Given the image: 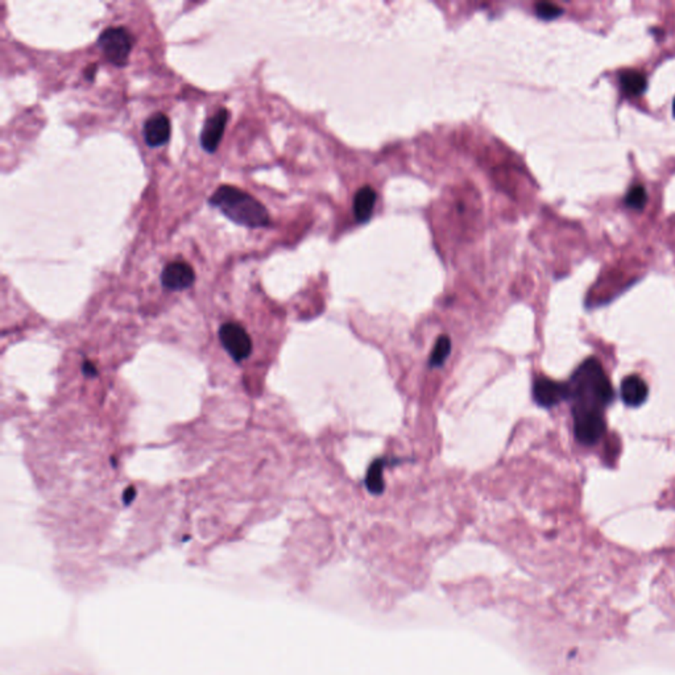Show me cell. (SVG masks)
<instances>
[{"mask_svg":"<svg viewBox=\"0 0 675 675\" xmlns=\"http://www.w3.org/2000/svg\"><path fill=\"white\" fill-rule=\"evenodd\" d=\"M567 387L575 439L580 445H596L607 430L604 412L615 400V392L602 363L596 358L582 361L567 381Z\"/></svg>","mask_w":675,"mask_h":675,"instance_id":"obj_1","label":"cell"},{"mask_svg":"<svg viewBox=\"0 0 675 675\" xmlns=\"http://www.w3.org/2000/svg\"><path fill=\"white\" fill-rule=\"evenodd\" d=\"M209 203L220 210L231 222L248 229L267 227L271 222L265 206L239 187L231 185L218 187L209 198Z\"/></svg>","mask_w":675,"mask_h":675,"instance_id":"obj_2","label":"cell"},{"mask_svg":"<svg viewBox=\"0 0 675 675\" xmlns=\"http://www.w3.org/2000/svg\"><path fill=\"white\" fill-rule=\"evenodd\" d=\"M98 46L110 64L123 68L129 62L133 37L130 30L123 27L104 29L98 39Z\"/></svg>","mask_w":675,"mask_h":675,"instance_id":"obj_3","label":"cell"},{"mask_svg":"<svg viewBox=\"0 0 675 675\" xmlns=\"http://www.w3.org/2000/svg\"><path fill=\"white\" fill-rule=\"evenodd\" d=\"M219 339L231 358L236 361L247 359L252 352V341L248 332L238 323L227 322L219 330Z\"/></svg>","mask_w":675,"mask_h":675,"instance_id":"obj_4","label":"cell"},{"mask_svg":"<svg viewBox=\"0 0 675 675\" xmlns=\"http://www.w3.org/2000/svg\"><path fill=\"white\" fill-rule=\"evenodd\" d=\"M533 399L541 408H554L569 400L567 383H560L546 376H538L533 383Z\"/></svg>","mask_w":675,"mask_h":675,"instance_id":"obj_5","label":"cell"},{"mask_svg":"<svg viewBox=\"0 0 675 675\" xmlns=\"http://www.w3.org/2000/svg\"><path fill=\"white\" fill-rule=\"evenodd\" d=\"M229 117H230L229 110L222 107L214 115L210 116L205 122L201 132V145L206 152L214 153L218 149L219 144L223 139Z\"/></svg>","mask_w":675,"mask_h":675,"instance_id":"obj_6","label":"cell"},{"mask_svg":"<svg viewBox=\"0 0 675 675\" xmlns=\"http://www.w3.org/2000/svg\"><path fill=\"white\" fill-rule=\"evenodd\" d=\"M196 281V273L185 261H173L161 273V284L169 290H184Z\"/></svg>","mask_w":675,"mask_h":675,"instance_id":"obj_7","label":"cell"},{"mask_svg":"<svg viewBox=\"0 0 675 675\" xmlns=\"http://www.w3.org/2000/svg\"><path fill=\"white\" fill-rule=\"evenodd\" d=\"M171 133H172L171 120L162 113L153 114L144 123V140L151 148H158L165 145L171 139Z\"/></svg>","mask_w":675,"mask_h":675,"instance_id":"obj_8","label":"cell"},{"mask_svg":"<svg viewBox=\"0 0 675 675\" xmlns=\"http://www.w3.org/2000/svg\"><path fill=\"white\" fill-rule=\"evenodd\" d=\"M620 394L621 400L627 406L638 408L643 403H647L649 388L644 379H641L638 374H628L621 381Z\"/></svg>","mask_w":675,"mask_h":675,"instance_id":"obj_9","label":"cell"},{"mask_svg":"<svg viewBox=\"0 0 675 675\" xmlns=\"http://www.w3.org/2000/svg\"><path fill=\"white\" fill-rule=\"evenodd\" d=\"M377 194L371 187H360L354 197L352 203V210L355 219L359 223H365L371 219L374 214V206H376Z\"/></svg>","mask_w":675,"mask_h":675,"instance_id":"obj_10","label":"cell"},{"mask_svg":"<svg viewBox=\"0 0 675 675\" xmlns=\"http://www.w3.org/2000/svg\"><path fill=\"white\" fill-rule=\"evenodd\" d=\"M620 85L629 95H641L647 90V77L636 70H625L620 74Z\"/></svg>","mask_w":675,"mask_h":675,"instance_id":"obj_11","label":"cell"},{"mask_svg":"<svg viewBox=\"0 0 675 675\" xmlns=\"http://www.w3.org/2000/svg\"><path fill=\"white\" fill-rule=\"evenodd\" d=\"M386 463H387V460H384L383 458L374 460L371 463L368 471H367L365 487L374 495H381L386 489L384 479H383V470H384Z\"/></svg>","mask_w":675,"mask_h":675,"instance_id":"obj_12","label":"cell"},{"mask_svg":"<svg viewBox=\"0 0 675 675\" xmlns=\"http://www.w3.org/2000/svg\"><path fill=\"white\" fill-rule=\"evenodd\" d=\"M450 351H451V339L447 335H441L437 339V343L431 351L430 359H429V365L431 368L442 367L447 356L450 355Z\"/></svg>","mask_w":675,"mask_h":675,"instance_id":"obj_13","label":"cell"},{"mask_svg":"<svg viewBox=\"0 0 675 675\" xmlns=\"http://www.w3.org/2000/svg\"><path fill=\"white\" fill-rule=\"evenodd\" d=\"M647 201V189L643 185H634L625 196V205L631 209L643 210Z\"/></svg>","mask_w":675,"mask_h":675,"instance_id":"obj_14","label":"cell"},{"mask_svg":"<svg viewBox=\"0 0 675 675\" xmlns=\"http://www.w3.org/2000/svg\"><path fill=\"white\" fill-rule=\"evenodd\" d=\"M535 14L542 20H553L563 14V10L554 3L541 1L535 4Z\"/></svg>","mask_w":675,"mask_h":675,"instance_id":"obj_15","label":"cell"},{"mask_svg":"<svg viewBox=\"0 0 675 675\" xmlns=\"http://www.w3.org/2000/svg\"><path fill=\"white\" fill-rule=\"evenodd\" d=\"M135 496H136V491H135V488L130 487V488L124 492V495H123V502L126 504H130L135 499Z\"/></svg>","mask_w":675,"mask_h":675,"instance_id":"obj_16","label":"cell"},{"mask_svg":"<svg viewBox=\"0 0 675 675\" xmlns=\"http://www.w3.org/2000/svg\"><path fill=\"white\" fill-rule=\"evenodd\" d=\"M84 372H85V374H88V376H94V374H97V370H95V367L91 363H86L84 365Z\"/></svg>","mask_w":675,"mask_h":675,"instance_id":"obj_17","label":"cell"},{"mask_svg":"<svg viewBox=\"0 0 675 675\" xmlns=\"http://www.w3.org/2000/svg\"><path fill=\"white\" fill-rule=\"evenodd\" d=\"M97 69H98V65H91V66H90V68L87 69L86 77L87 78H88V79H90V81H93V78H94V74L97 73Z\"/></svg>","mask_w":675,"mask_h":675,"instance_id":"obj_18","label":"cell"},{"mask_svg":"<svg viewBox=\"0 0 675 675\" xmlns=\"http://www.w3.org/2000/svg\"><path fill=\"white\" fill-rule=\"evenodd\" d=\"M673 104H674V107H673V114H674L675 116V99H674V103H673Z\"/></svg>","mask_w":675,"mask_h":675,"instance_id":"obj_19","label":"cell"}]
</instances>
